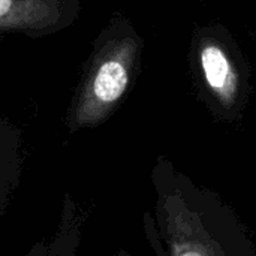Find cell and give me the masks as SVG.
I'll list each match as a JSON object with an SVG mask.
<instances>
[{"mask_svg": "<svg viewBox=\"0 0 256 256\" xmlns=\"http://www.w3.org/2000/svg\"><path fill=\"white\" fill-rule=\"evenodd\" d=\"M112 256H132V255H130L126 249H117Z\"/></svg>", "mask_w": 256, "mask_h": 256, "instance_id": "52a82bcc", "label": "cell"}, {"mask_svg": "<svg viewBox=\"0 0 256 256\" xmlns=\"http://www.w3.org/2000/svg\"><path fill=\"white\" fill-rule=\"evenodd\" d=\"M188 60L196 96L213 120L240 123L252 96V70L228 27L220 22L196 26Z\"/></svg>", "mask_w": 256, "mask_h": 256, "instance_id": "3957f363", "label": "cell"}, {"mask_svg": "<svg viewBox=\"0 0 256 256\" xmlns=\"http://www.w3.org/2000/svg\"><path fill=\"white\" fill-rule=\"evenodd\" d=\"M154 212L142 214L154 256H256L249 226L218 192L195 183L168 158L150 172Z\"/></svg>", "mask_w": 256, "mask_h": 256, "instance_id": "6da1fadb", "label": "cell"}, {"mask_svg": "<svg viewBox=\"0 0 256 256\" xmlns=\"http://www.w3.org/2000/svg\"><path fill=\"white\" fill-rule=\"evenodd\" d=\"M24 170L21 130L0 117V220L10 206Z\"/></svg>", "mask_w": 256, "mask_h": 256, "instance_id": "8992f818", "label": "cell"}, {"mask_svg": "<svg viewBox=\"0 0 256 256\" xmlns=\"http://www.w3.org/2000/svg\"><path fill=\"white\" fill-rule=\"evenodd\" d=\"M86 222L87 212L70 194H64L52 236L33 243L24 256H76L84 237Z\"/></svg>", "mask_w": 256, "mask_h": 256, "instance_id": "5b68a950", "label": "cell"}, {"mask_svg": "<svg viewBox=\"0 0 256 256\" xmlns=\"http://www.w3.org/2000/svg\"><path fill=\"white\" fill-rule=\"evenodd\" d=\"M81 0H0V34L45 38L74 26Z\"/></svg>", "mask_w": 256, "mask_h": 256, "instance_id": "277c9868", "label": "cell"}, {"mask_svg": "<svg viewBox=\"0 0 256 256\" xmlns=\"http://www.w3.org/2000/svg\"><path fill=\"white\" fill-rule=\"evenodd\" d=\"M144 40L123 15H114L99 32L81 80L69 104V134L93 129L110 120L134 88L141 72Z\"/></svg>", "mask_w": 256, "mask_h": 256, "instance_id": "7a4b0ae2", "label": "cell"}]
</instances>
